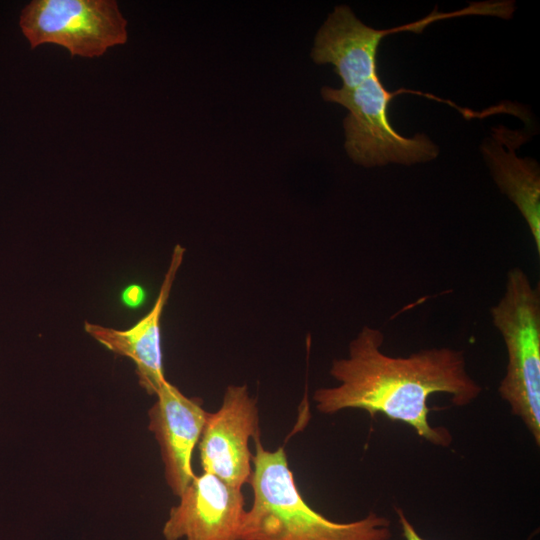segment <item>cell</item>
Here are the masks:
<instances>
[{"label": "cell", "mask_w": 540, "mask_h": 540, "mask_svg": "<svg viewBox=\"0 0 540 540\" xmlns=\"http://www.w3.org/2000/svg\"><path fill=\"white\" fill-rule=\"evenodd\" d=\"M260 437L256 399L247 385H229L219 409L208 412L198 443L203 472L236 488L249 483L253 454L250 439Z\"/></svg>", "instance_id": "8992f818"}, {"label": "cell", "mask_w": 540, "mask_h": 540, "mask_svg": "<svg viewBox=\"0 0 540 540\" xmlns=\"http://www.w3.org/2000/svg\"><path fill=\"white\" fill-rule=\"evenodd\" d=\"M240 488L217 476L195 475L170 509L162 528L164 540H239L245 513Z\"/></svg>", "instance_id": "ba28073f"}, {"label": "cell", "mask_w": 540, "mask_h": 540, "mask_svg": "<svg viewBox=\"0 0 540 540\" xmlns=\"http://www.w3.org/2000/svg\"><path fill=\"white\" fill-rule=\"evenodd\" d=\"M401 93L385 88L377 74L352 89L323 87L324 100L348 110L343 121L345 149L349 157L364 167L389 163L413 165L428 162L439 154V147L424 133L407 138L392 127L388 107Z\"/></svg>", "instance_id": "277c9868"}, {"label": "cell", "mask_w": 540, "mask_h": 540, "mask_svg": "<svg viewBox=\"0 0 540 540\" xmlns=\"http://www.w3.org/2000/svg\"><path fill=\"white\" fill-rule=\"evenodd\" d=\"M444 19L436 9L425 18L389 29H375L359 20L347 5H338L328 15L315 37L311 57L317 64H331L342 80V88L352 89L377 74V52L390 34L422 32Z\"/></svg>", "instance_id": "52a82bcc"}, {"label": "cell", "mask_w": 540, "mask_h": 540, "mask_svg": "<svg viewBox=\"0 0 540 540\" xmlns=\"http://www.w3.org/2000/svg\"><path fill=\"white\" fill-rule=\"evenodd\" d=\"M527 131L492 128L481 145L483 158L500 191L517 207L540 254V168L531 157H519L517 148L528 140Z\"/></svg>", "instance_id": "8fae6325"}, {"label": "cell", "mask_w": 540, "mask_h": 540, "mask_svg": "<svg viewBox=\"0 0 540 540\" xmlns=\"http://www.w3.org/2000/svg\"><path fill=\"white\" fill-rule=\"evenodd\" d=\"M383 342L380 329L361 328L349 343L348 355L332 361L329 372L338 385L315 390L317 411L332 415L359 409L371 417L381 414L410 426L431 444L449 446L448 429L434 427L428 420V399L443 393L463 407L479 397L482 387L470 376L464 351L433 347L394 357L381 350Z\"/></svg>", "instance_id": "6da1fadb"}, {"label": "cell", "mask_w": 540, "mask_h": 540, "mask_svg": "<svg viewBox=\"0 0 540 540\" xmlns=\"http://www.w3.org/2000/svg\"><path fill=\"white\" fill-rule=\"evenodd\" d=\"M253 500L245 511L239 540H390L387 517L370 512L351 522H336L314 510L298 490L283 447L264 448L254 439Z\"/></svg>", "instance_id": "7a4b0ae2"}, {"label": "cell", "mask_w": 540, "mask_h": 540, "mask_svg": "<svg viewBox=\"0 0 540 540\" xmlns=\"http://www.w3.org/2000/svg\"><path fill=\"white\" fill-rule=\"evenodd\" d=\"M19 25L31 48L65 47L72 56L98 57L127 41V21L113 0H34Z\"/></svg>", "instance_id": "5b68a950"}, {"label": "cell", "mask_w": 540, "mask_h": 540, "mask_svg": "<svg viewBox=\"0 0 540 540\" xmlns=\"http://www.w3.org/2000/svg\"><path fill=\"white\" fill-rule=\"evenodd\" d=\"M396 514L405 540H426L419 535L415 527L409 521L402 509H397Z\"/></svg>", "instance_id": "7c38bea8"}, {"label": "cell", "mask_w": 540, "mask_h": 540, "mask_svg": "<svg viewBox=\"0 0 540 540\" xmlns=\"http://www.w3.org/2000/svg\"><path fill=\"white\" fill-rule=\"evenodd\" d=\"M148 410V429L154 435L164 466L165 481L178 498L195 474L192 456L208 412L198 397H188L166 381Z\"/></svg>", "instance_id": "9c48e42d"}, {"label": "cell", "mask_w": 540, "mask_h": 540, "mask_svg": "<svg viewBox=\"0 0 540 540\" xmlns=\"http://www.w3.org/2000/svg\"><path fill=\"white\" fill-rule=\"evenodd\" d=\"M185 248L175 245L171 259L151 310L128 329L85 322L84 329L114 354L127 357L135 364L139 385L149 395H156L167 381L163 371L161 349V316L170 296L177 272L182 264Z\"/></svg>", "instance_id": "30bf717a"}, {"label": "cell", "mask_w": 540, "mask_h": 540, "mask_svg": "<svg viewBox=\"0 0 540 540\" xmlns=\"http://www.w3.org/2000/svg\"><path fill=\"white\" fill-rule=\"evenodd\" d=\"M507 351L498 392L540 445V287L522 268L507 273L505 290L490 309Z\"/></svg>", "instance_id": "3957f363"}, {"label": "cell", "mask_w": 540, "mask_h": 540, "mask_svg": "<svg viewBox=\"0 0 540 540\" xmlns=\"http://www.w3.org/2000/svg\"><path fill=\"white\" fill-rule=\"evenodd\" d=\"M123 293V300L130 306L139 305L144 298V291L138 285L128 287Z\"/></svg>", "instance_id": "4fadbf2b"}]
</instances>
